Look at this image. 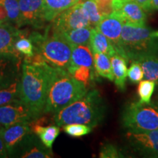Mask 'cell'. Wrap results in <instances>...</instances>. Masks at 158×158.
I'll return each mask as SVG.
<instances>
[{
	"label": "cell",
	"instance_id": "8",
	"mask_svg": "<svg viewBox=\"0 0 158 158\" xmlns=\"http://www.w3.org/2000/svg\"><path fill=\"white\" fill-rule=\"evenodd\" d=\"M131 147L144 155L157 157L158 155V129L148 132L135 133L128 131L126 134Z\"/></svg>",
	"mask_w": 158,
	"mask_h": 158
},
{
	"label": "cell",
	"instance_id": "18",
	"mask_svg": "<svg viewBox=\"0 0 158 158\" xmlns=\"http://www.w3.org/2000/svg\"><path fill=\"white\" fill-rule=\"evenodd\" d=\"M114 82L118 89H125V81L127 77V60L121 55L116 54L110 57Z\"/></svg>",
	"mask_w": 158,
	"mask_h": 158
},
{
	"label": "cell",
	"instance_id": "9",
	"mask_svg": "<svg viewBox=\"0 0 158 158\" xmlns=\"http://www.w3.org/2000/svg\"><path fill=\"white\" fill-rule=\"evenodd\" d=\"M36 118L31 110L19 101L0 106V127H6L19 122H31Z\"/></svg>",
	"mask_w": 158,
	"mask_h": 158
},
{
	"label": "cell",
	"instance_id": "12",
	"mask_svg": "<svg viewBox=\"0 0 158 158\" xmlns=\"http://www.w3.org/2000/svg\"><path fill=\"white\" fill-rule=\"evenodd\" d=\"M124 23L123 18L118 12L114 11L108 16L103 17L97 28L111 42L117 54L120 50V39Z\"/></svg>",
	"mask_w": 158,
	"mask_h": 158
},
{
	"label": "cell",
	"instance_id": "10",
	"mask_svg": "<svg viewBox=\"0 0 158 158\" xmlns=\"http://www.w3.org/2000/svg\"><path fill=\"white\" fill-rule=\"evenodd\" d=\"M23 24L40 28L46 22L43 0H18Z\"/></svg>",
	"mask_w": 158,
	"mask_h": 158
},
{
	"label": "cell",
	"instance_id": "27",
	"mask_svg": "<svg viewBox=\"0 0 158 158\" xmlns=\"http://www.w3.org/2000/svg\"><path fill=\"white\" fill-rule=\"evenodd\" d=\"M15 48L21 54L24 55L27 58H30L35 54L34 45L31 40L25 35L23 31H21L19 36L15 40L14 44Z\"/></svg>",
	"mask_w": 158,
	"mask_h": 158
},
{
	"label": "cell",
	"instance_id": "28",
	"mask_svg": "<svg viewBox=\"0 0 158 158\" xmlns=\"http://www.w3.org/2000/svg\"><path fill=\"white\" fill-rule=\"evenodd\" d=\"M156 84L155 81L150 80L141 81L138 86V95L139 97V102L141 103H150L151 98L155 91Z\"/></svg>",
	"mask_w": 158,
	"mask_h": 158
},
{
	"label": "cell",
	"instance_id": "36",
	"mask_svg": "<svg viewBox=\"0 0 158 158\" xmlns=\"http://www.w3.org/2000/svg\"><path fill=\"white\" fill-rule=\"evenodd\" d=\"M145 11H150V0H134Z\"/></svg>",
	"mask_w": 158,
	"mask_h": 158
},
{
	"label": "cell",
	"instance_id": "34",
	"mask_svg": "<svg viewBox=\"0 0 158 158\" xmlns=\"http://www.w3.org/2000/svg\"><path fill=\"white\" fill-rule=\"evenodd\" d=\"M3 127L0 128V157H7L9 154L6 147L2 135Z\"/></svg>",
	"mask_w": 158,
	"mask_h": 158
},
{
	"label": "cell",
	"instance_id": "40",
	"mask_svg": "<svg viewBox=\"0 0 158 158\" xmlns=\"http://www.w3.org/2000/svg\"><path fill=\"white\" fill-rule=\"evenodd\" d=\"M157 157H158V155H157Z\"/></svg>",
	"mask_w": 158,
	"mask_h": 158
},
{
	"label": "cell",
	"instance_id": "29",
	"mask_svg": "<svg viewBox=\"0 0 158 158\" xmlns=\"http://www.w3.org/2000/svg\"><path fill=\"white\" fill-rule=\"evenodd\" d=\"M63 130L71 137L79 138L92 132V127L83 124H68L62 126Z\"/></svg>",
	"mask_w": 158,
	"mask_h": 158
},
{
	"label": "cell",
	"instance_id": "25",
	"mask_svg": "<svg viewBox=\"0 0 158 158\" xmlns=\"http://www.w3.org/2000/svg\"><path fill=\"white\" fill-rule=\"evenodd\" d=\"M19 100H21L19 80L0 89V106L19 101Z\"/></svg>",
	"mask_w": 158,
	"mask_h": 158
},
{
	"label": "cell",
	"instance_id": "3",
	"mask_svg": "<svg viewBox=\"0 0 158 158\" xmlns=\"http://www.w3.org/2000/svg\"><path fill=\"white\" fill-rule=\"evenodd\" d=\"M87 92L86 86L68 71L54 68L43 114H56L82 98Z\"/></svg>",
	"mask_w": 158,
	"mask_h": 158
},
{
	"label": "cell",
	"instance_id": "24",
	"mask_svg": "<svg viewBox=\"0 0 158 158\" xmlns=\"http://www.w3.org/2000/svg\"><path fill=\"white\" fill-rule=\"evenodd\" d=\"M0 3L4 5L7 10L9 23L15 26L18 28L23 27L19 1L18 0H0Z\"/></svg>",
	"mask_w": 158,
	"mask_h": 158
},
{
	"label": "cell",
	"instance_id": "7",
	"mask_svg": "<svg viewBox=\"0 0 158 158\" xmlns=\"http://www.w3.org/2000/svg\"><path fill=\"white\" fill-rule=\"evenodd\" d=\"M85 27H91L90 23L79 2L65 10L53 21L52 30L63 33Z\"/></svg>",
	"mask_w": 158,
	"mask_h": 158
},
{
	"label": "cell",
	"instance_id": "37",
	"mask_svg": "<svg viewBox=\"0 0 158 158\" xmlns=\"http://www.w3.org/2000/svg\"><path fill=\"white\" fill-rule=\"evenodd\" d=\"M158 10V0H150V10Z\"/></svg>",
	"mask_w": 158,
	"mask_h": 158
},
{
	"label": "cell",
	"instance_id": "15",
	"mask_svg": "<svg viewBox=\"0 0 158 158\" xmlns=\"http://www.w3.org/2000/svg\"><path fill=\"white\" fill-rule=\"evenodd\" d=\"M123 18L124 23L144 25L147 19L145 10L134 0H124L115 10Z\"/></svg>",
	"mask_w": 158,
	"mask_h": 158
},
{
	"label": "cell",
	"instance_id": "19",
	"mask_svg": "<svg viewBox=\"0 0 158 158\" xmlns=\"http://www.w3.org/2000/svg\"><path fill=\"white\" fill-rule=\"evenodd\" d=\"M43 2L46 21H53L65 10L79 2L78 0H43Z\"/></svg>",
	"mask_w": 158,
	"mask_h": 158
},
{
	"label": "cell",
	"instance_id": "1",
	"mask_svg": "<svg viewBox=\"0 0 158 158\" xmlns=\"http://www.w3.org/2000/svg\"><path fill=\"white\" fill-rule=\"evenodd\" d=\"M54 69L44 61L34 63L23 60L20 98L35 118H39L44 111Z\"/></svg>",
	"mask_w": 158,
	"mask_h": 158
},
{
	"label": "cell",
	"instance_id": "17",
	"mask_svg": "<svg viewBox=\"0 0 158 158\" xmlns=\"http://www.w3.org/2000/svg\"><path fill=\"white\" fill-rule=\"evenodd\" d=\"M89 46L93 54L101 53L108 55L110 58L117 54L111 42L97 27L92 29Z\"/></svg>",
	"mask_w": 158,
	"mask_h": 158
},
{
	"label": "cell",
	"instance_id": "35",
	"mask_svg": "<svg viewBox=\"0 0 158 158\" xmlns=\"http://www.w3.org/2000/svg\"><path fill=\"white\" fill-rule=\"evenodd\" d=\"M5 23H9L8 15L5 7L0 3V25Z\"/></svg>",
	"mask_w": 158,
	"mask_h": 158
},
{
	"label": "cell",
	"instance_id": "5",
	"mask_svg": "<svg viewBox=\"0 0 158 158\" xmlns=\"http://www.w3.org/2000/svg\"><path fill=\"white\" fill-rule=\"evenodd\" d=\"M29 38L34 45L35 54H39L50 66L68 70L74 46L61 33L53 30L51 35L33 32Z\"/></svg>",
	"mask_w": 158,
	"mask_h": 158
},
{
	"label": "cell",
	"instance_id": "23",
	"mask_svg": "<svg viewBox=\"0 0 158 158\" xmlns=\"http://www.w3.org/2000/svg\"><path fill=\"white\" fill-rule=\"evenodd\" d=\"M94 70L99 76L114 81V76L112 70L110 58L108 55L101 53H94Z\"/></svg>",
	"mask_w": 158,
	"mask_h": 158
},
{
	"label": "cell",
	"instance_id": "14",
	"mask_svg": "<svg viewBox=\"0 0 158 158\" xmlns=\"http://www.w3.org/2000/svg\"><path fill=\"white\" fill-rule=\"evenodd\" d=\"M21 30L10 23L0 25V54H11L21 56L15 50L14 44Z\"/></svg>",
	"mask_w": 158,
	"mask_h": 158
},
{
	"label": "cell",
	"instance_id": "13",
	"mask_svg": "<svg viewBox=\"0 0 158 158\" xmlns=\"http://www.w3.org/2000/svg\"><path fill=\"white\" fill-rule=\"evenodd\" d=\"M21 56L0 54V89L19 80Z\"/></svg>",
	"mask_w": 158,
	"mask_h": 158
},
{
	"label": "cell",
	"instance_id": "21",
	"mask_svg": "<svg viewBox=\"0 0 158 158\" xmlns=\"http://www.w3.org/2000/svg\"><path fill=\"white\" fill-rule=\"evenodd\" d=\"M32 132L38 136L43 145L48 149H51L53 143L58 137L60 129L58 125L43 126L41 124L37 123L31 126Z\"/></svg>",
	"mask_w": 158,
	"mask_h": 158
},
{
	"label": "cell",
	"instance_id": "11",
	"mask_svg": "<svg viewBox=\"0 0 158 158\" xmlns=\"http://www.w3.org/2000/svg\"><path fill=\"white\" fill-rule=\"evenodd\" d=\"M32 132L31 122H19L3 127L2 135L10 156L13 155L16 149Z\"/></svg>",
	"mask_w": 158,
	"mask_h": 158
},
{
	"label": "cell",
	"instance_id": "38",
	"mask_svg": "<svg viewBox=\"0 0 158 158\" xmlns=\"http://www.w3.org/2000/svg\"><path fill=\"white\" fill-rule=\"evenodd\" d=\"M156 106H157V108H158V100H157V102H156Z\"/></svg>",
	"mask_w": 158,
	"mask_h": 158
},
{
	"label": "cell",
	"instance_id": "6",
	"mask_svg": "<svg viewBox=\"0 0 158 158\" xmlns=\"http://www.w3.org/2000/svg\"><path fill=\"white\" fill-rule=\"evenodd\" d=\"M122 123L128 131L135 133L158 129V108L155 103L139 101L128 105L122 115Z\"/></svg>",
	"mask_w": 158,
	"mask_h": 158
},
{
	"label": "cell",
	"instance_id": "26",
	"mask_svg": "<svg viewBox=\"0 0 158 158\" xmlns=\"http://www.w3.org/2000/svg\"><path fill=\"white\" fill-rule=\"evenodd\" d=\"M80 2L88 18L91 27H97L102 20V16L99 11L95 2L94 0H81Z\"/></svg>",
	"mask_w": 158,
	"mask_h": 158
},
{
	"label": "cell",
	"instance_id": "2",
	"mask_svg": "<svg viewBox=\"0 0 158 158\" xmlns=\"http://www.w3.org/2000/svg\"><path fill=\"white\" fill-rule=\"evenodd\" d=\"M106 105L98 90L87 92L82 98L54 114L56 125L83 124L93 127L103 120Z\"/></svg>",
	"mask_w": 158,
	"mask_h": 158
},
{
	"label": "cell",
	"instance_id": "33",
	"mask_svg": "<svg viewBox=\"0 0 158 158\" xmlns=\"http://www.w3.org/2000/svg\"><path fill=\"white\" fill-rule=\"evenodd\" d=\"M97 4L100 14L103 17L108 16L114 12V0H94Z\"/></svg>",
	"mask_w": 158,
	"mask_h": 158
},
{
	"label": "cell",
	"instance_id": "39",
	"mask_svg": "<svg viewBox=\"0 0 158 158\" xmlns=\"http://www.w3.org/2000/svg\"><path fill=\"white\" fill-rule=\"evenodd\" d=\"M78 1H79V2H80V1H81V0H78Z\"/></svg>",
	"mask_w": 158,
	"mask_h": 158
},
{
	"label": "cell",
	"instance_id": "30",
	"mask_svg": "<svg viewBox=\"0 0 158 158\" xmlns=\"http://www.w3.org/2000/svg\"><path fill=\"white\" fill-rule=\"evenodd\" d=\"M99 156L101 158H118L123 157L124 155L114 144L105 143L100 149Z\"/></svg>",
	"mask_w": 158,
	"mask_h": 158
},
{
	"label": "cell",
	"instance_id": "4",
	"mask_svg": "<svg viewBox=\"0 0 158 158\" xmlns=\"http://www.w3.org/2000/svg\"><path fill=\"white\" fill-rule=\"evenodd\" d=\"M158 54V30L125 22L120 39V50L118 54L128 61L133 62L145 54Z\"/></svg>",
	"mask_w": 158,
	"mask_h": 158
},
{
	"label": "cell",
	"instance_id": "31",
	"mask_svg": "<svg viewBox=\"0 0 158 158\" xmlns=\"http://www.w3.org/2000/svg\"><path fill=\"white\" fill-rule=\"evenodd\" d=\"M127 77L133 83H139L143 78V72L141 64L138 62H132L129 70H127Z\"/></svg>",
	"mask_w": 158,
	"mask_h": 158
},
{
	"label": "cell",
	"instance_id": "16",
	"mask_svg": "<svg viewBox=\"0 0 158 158\" xmlns=\"http://www.w3.org/2000/svg\"><path fill=\"white\" fill-rule=\"evenodd\" d=\"M94 54L90 46L88 45H76L73 48L70 64L68 69L69 73L73 72L79 67H87L93 69Z\"/></svg>",
	"mask_w": 158,
	"mask_h": 158
},
{
	"label": "cell",
	"instance_id": "22",
	"mask_svg": "<svg viewBox=\"0 0 158 158\" xmlns=\"http://www.w3.org/2000/svg\"><path fill=\"white\" fill-rule=\"evenodd\" d=\"M93 27H85L61 33L65 39L73 46L81 45H89L91 35Z\"/></svg>",
	"mask_w": 158,
	"mask_h": 158
},
{
	"label": "cell",
	"instance_id": "20",
	"mask_svg": "<svg viewBox=\"0 0 158 158\" xmlns=\"http://www.w3.org/2000/svg\"><path fill=\"white\" fill-rule=\"evenodd\" d=\"M134 62V61H133ZM141 64L143 72V78L153 81L158 85V54H145L135 60Z\"/></svg>",
	"mask_w": 158,
	"mask_h": 158
},
{
	"label": "cell",
	"instance_id": "32",
	"mask_svg": "<svg viewBox=\"0 0 158 158\" xmlns=\"http://www.w3.org/2000/svg\"><path fill=\"white\" fill-rule=\"evenodd\" d=\"M92 69L87 67H79L76 68L71 75L76 80L79 81L80 82L83 83L85 86H87L89 81L92 78Z\"/></svg>",
	"mask_w": 158,
	"mask_h": 158
}]
</instances>
